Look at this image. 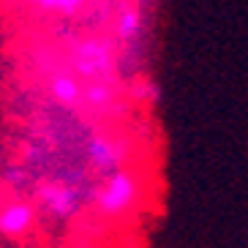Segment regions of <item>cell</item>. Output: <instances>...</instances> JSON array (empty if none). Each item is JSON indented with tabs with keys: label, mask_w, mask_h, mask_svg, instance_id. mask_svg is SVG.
I'll return each mask as SVG.
<instances>
[{
	"label": "cell",
	"mask_w": 248,
	"mask_h": 248,
	"mask_svg": "<svg viewBox=\"0 0 248 248\" xmlns=\"http://www.w3.org/2000/svg\"><path fill=\"white\" fill-rule=\"evenodd\" d=\"M139 199V180L128 169H115L107 175L95 194V207L104 218H120L131 210Z\"/></svg>",
	"instance_id": "6da1fadb"
},
{
	"label": "cell",
	"mask_w": 248,
	"mask_h": 248,
	"mask_svg": "<svg viewBox=\"0 0 248 248\" xmlns=\"http://www.w3.org/2000/svg\"><path fill=\"white\" fill-rule=\"evenodd\" d=\"M74 68L85 77H104L112 71V49L101 41H82L74 49Z\"/></svg>",
	"instance_id": "7a4b0ae2"
},
{
	"label": "cell",
	"mask_w": 248,
	"mask_h": 248,
	"mask_svg": "<svg viewBox=\"0 0 248 248\" xmlns=\"http://www.w3.org/2000/svg\"><path fill=\"white\" fill-rule=\"evenodd\" d=\"M36 224V210L33 204L22 202V199H14L0 207V234L3 237H22L33 229Z\"/></svg>",
	"instance_id": "3957f363"
},
{
	"label": "cell",
	"mask_w": 248,
	"mask_h": 248,
	"mask_svg": "<svg viewBox=\"0 0 248 248\" xmlns=\"http://www.w3.org/2000/svg\"><path fill=\"white\" fill-rule=\"evenodd\" d=\"M88 155L93 161L95 169H101V172H115L117 169V153H115V145H112L109 139L104 137H93L88 142Z\"/></svg>",
	"instance_id": "277c9868"
},
{
	"label": "cell",
	"mask_w": 248,
	"mask_h": 248,
	"mask_svg": "<svg viewBox=\"0 0 248 248\" xmlns=\"http://www.w3.org/2000/svg\"><path fill=\"white\" fill-rule=\"evenodd\" d=\"M49 93H52V98L58 104H63V107H74V104H79V98H82L79 82L74 79L71 74H58V77L49 82Z\"/></svg>",
	"instance_id": "5b68a950"
},
{
	"label": "cell",
	"mask_w": 248,
	"mask_h": 248,
	"mask_svg": "<svg viewBox=\"0 0 248 248\" xmlns=\"http://www.w3.org/2000/svg\"><path fill=\"white\" fill-rule=\"evenodd\" d=\"M28 3L41 8V11H52V14H63V16H74L85 6V0H28Z\"/></svg>",
	"instance_id": "8992f818"
},
{
	"label": "cell",
	"mask_w": 248,
	"mask_h": 248,
	"mask_svg": "<svg viewBox=\"0 0 248 248\" xmlns=\"http://www.w3.org/2000/svg\"><path fill=\"white\" fill-rule=\"evenodd\" d=\"M139 25H142V14H139L137 8L123 11V14H120V22H117V38H120V41H131L134 33L139 30Z\"/></svg>",
	"instance_id": "52a82bcc"
}]
</instances>
